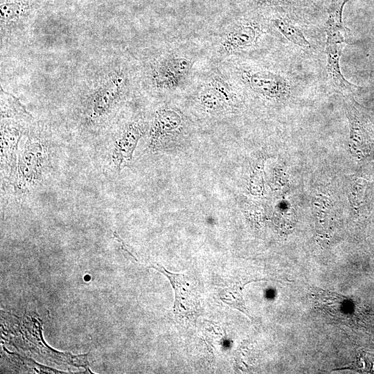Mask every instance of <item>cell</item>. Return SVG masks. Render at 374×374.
<instances>
[{
    "mask_svg": "<svg viewBox=\"0 0 374 374\" xmlns=\"http://www.w3.org/2000/svg\"><path fill=\"white\" fill-rule=\"evenodd\" d=\"M74 87L84 123L102 122L123 103L141 95L135 55L128 49L103 53L88 64Z\"/></svg>",
    "mask_w": 374,
    "mask_h": 374,
    "instance_id": "cell-1",
    "label": "cell"
},
{
    "mask_svg": "<svg viewBox=\"0 0 374 374\" xmlns=\"http://www.w3.org/2000/svg\"><path fill=\"white\" fill-rule=\"evenodd\" d=\"M135 56L141 94L159 98L181 96L196 73L208 62L199 37L161 42Z\"/></svg>",
    "mask_w": 374,
    "mask_h": 374,
    "instance_id": "cell-2",
    "label": "cell"
},
{
    "mask_svg": "<svg viewBox=\"0 0 374 374\" xmlns=\"http://www.w3.org/2000/svg\"><path fill=\"white\" fill-rule=\"evenodd\" d=\"M267 29L265 16L253 10L225 18L199 37L208 62L219 65L256 49Z\"/></svg>",
    "mask_w": 374,
    "mask_h": 374,
    "instance_id": "cell-3",
    "label": "cell"
},
{
    "mask_svg": "<svg viewBox=\"0 0 374 374\" xmlns=\"http://www.w3.org/2000/svg\"><path fill=\"white\" fill-rule=\"evenodd\" d=\"M181 96L190 99L203 112L211 114L233 112L242 105L244 98L220 66L208 62L196 73Z\"/></svg>",
    "mask_w": 374,
    "mask_h": 374,
    "instance_id": "cell-4",
    "label": "cell"
},
{
    "mask_svg": "<svg viewBox=\"0 0 374 374\" xmlns=\"http://www.w3.org/2000/svg\"><path fill=\"white\" fill-rule=\"evenodd\" d=\"M151 267L169 279L175 291V314L189 320L196 319L201 313V292L197 280L189 275L170 272L159 264Z\"/></svg>",
    "mask_w": 374,
    "mask_h": 374,
    "instance_id": "cell-5",
    "label": "cell"
},
{
    "mask_svg": "<svg viewBox=\"0 0 374 374\" xmlns=\"http://www.w3.org/2000/svg\"><path fill=\"white\" fill-rule=\"evenodd\" d=\"M150 122L144 116L133 117L123 123L114 143L112 159L117 170L123 163L130 161L139 139L149 129Z\"/></svg>",
    "mask_w": 374,
    "mask_h": 374,
    "instance_id": "cell-6",
    "label": "cell"
},
{
    "mask_svg": "<svg viewBox=\"0 0 374 374\" xmlns=\"http://www.w3.org/2000/svg\"><path fill=\"white\" fill-rule=\"evenodd\" d=\"M44 152L41 139L35 133L30 135L19 160V184L25 188L41 175Z\"/></svg>",
    "mask_w": 374,
    "mask_h": 374,
    "instance_id": "cell-7",
    "label": "cell"
},
{
    "mask_svg": "<svg viewBox=\"0 0 374 374\" xmlns=\"http://www.w3.org/2000/svg\"><path fill=\"white\" fill-rule=\"evenodd\" d=\"M184 127L181 112L169 106L158 107L150 127V143L156 145L167 137L177 134Z\"/></svg>",
    "mask_w": 374,
    "mask_h": 374,
    "instance_id": "cell-8",
    "label": "cell"
},
{
    "mask_svg": "<svg viewBox=\"0 0 374 374\" xmlns=\"http://www.w3.org/2000/svg\"><path fill=\"white\" fill-rule=\"evenodd\" d=\"M265 18L269 26L277 30L290 42L302 47H310L309 42L302 32L280 9L270 8Z\"/></svg>",
    "mask_w": 374,
    "mask_h": 374,
    "instance_id": "cell-9",
    "label": "cell"
},
{
    "mask_svg": "<svg viewBox=\"0 0 374 374\" xmlns=\"http://www.w3.org/2000/svg\"><path fill=\"white\" fill-rule=\"evenodd\" d=\"M342 49L343 43L326 42L327 73L331 84L338 91L353 92L359 87L347 81L341 73L339 60Z\"/></svg>",
    "mask_w": 374,
    "mask_h": 374,
    "instance_id": "cell-10",
    "label": "cell"
},
{
    "mask_svg": "<svg viewBox=\"0 0 374 374\" xmlns=\"http://www.w3.org/2000/svg\"><path fill=\"white\" fill-rule=\"evenodd\" d=\"M348 1L331 0L326 7V42H344L347 29L344 26L342 13L344 6Z\"/></svg>",
    "mask_w": 374,
    "mask_h": 374,
    "instance_id": "cell-11",
    "label": "cell"
},
{
    "mask_svg": "<svg viewBox=\"0 0 374 374\" xmlns=\"http://www.w3.org/2000/svg\"><path fill=\"white\" fill-rule=\"evenodd\" d=\"M1 162L6 163L10 167L11 172L15 169V151L21 136V127L15 123H1Z\"/></svg>",
    "mask_w": 374,
    "mask_h": 374,
    "instance_id": "cell-12",
    "label": "cell"
},
{
    "mask_svg": "<svg viewBox=\"0 0 374 374\" xmlns=\"http://www.w3.org/2000/svg\"><path fill=\"white\" fill-rule=\"evenodd\" d=\"M247 283H248V281L237 283L233 287L223 289L220 292V297L224 303L242 312L251 319L242 297V289Z\"/></svg>",
    "mask_w": 374,
    "mask_h": 374,
    "instance_id": "cell-13",
    "label": "cell"
},
{
    "mask_svg": "<svg viewBox=\"0 0 374 374\" xmlns=\"http://www.w3.org/2000/svg\"><path fill=\"white\" fill-rule=\"evenodd\" d=\"M1 118H23L31 116L25 108L14 97L8 98L7 102L1 99Z\"/></svg>",
    "mask_w": 374,
    "mask_h": 374,
    "instance_id": "cell-14",
    "label": "cell"
},
{
    "mask_svg": "<svg viewBox=\"0 0 374 374\" xmlns=\"http://www.w3.org/2000/svg\"><path fill=\"white\" fill-rule=\"evenodd\" d=\"M314 0H257L258 4L270 8H287L307 7L312 4Z\"/></svg>",
    "mask_w": 374,
    "mask_h": 374,
    "instance_id": "cell-15",
    "label": "cell"
}]
</instances>
